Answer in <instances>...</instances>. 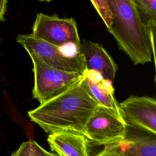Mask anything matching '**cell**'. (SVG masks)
Wrapping results in <instances>:
<instances>
[{
	"label": "cell",
	"instance_id": "cell-14",
	"mask_svg": "<svg viewBox=\"0 0 156 156\" xmlns=\"http://www.w3.org/2000/svg\"><path fill=\"white\" fill-rule=\"evenodd\" d=\"M90 1L103 20L107 29H109L112 24V16L107 0H90Z\"/></svg>",
	"mask_w": 156,
	"mask_h": 156
},
{
	"label": "cell",
	"instance_id": "cell-17",
	"mask_svg": "<svg viewBox=\"0 0 156 156\" xmlns=\"http://www.w3.org/2000/svg\"><path fill=\"white\" fill-rule=\"evenodd\" d=\"M96 156H122V155L116 153L115 152H113L104 148V149L102 151H101Z\"/></svg>",
	"mask_w": 156,
	"mask_h": 156
},
{
	"label": "cell",
	"instance_id": "cell-10",
	"mask_svg": "<svg viewBox=\"0 0 156 156\" xmlns=\"http://www.w3.org/2000/svg\"><path fill=\"white\" fill-rule=\"evenodd\" d=\"M88 140L83 134L70 130L50 133L48 142L58 156H90Z\"/></svg>",
	"mask_w": 156,
	"mask_h": 156
},
{
	"label": "cell",
	"instance_id": "cell-12",
	"mask_svg": "<svg viewBox=\"0 0 156 156\" xmlns=\"http://www.w3.org/2000/svg\"><path fill=\"white\" fill-rule=\"evenodd\" d=\"M11 156H58L44 149L35 141L30 140L23 143Z\"/></svg>",
	"mask_w": 156,
	"mask_h": 156
},
{
	"label": "cell",
	"instance_id": "cell-15",
	"mask_svg": "<svg viewBox=\"0 0 156 156\" xmlns=\"http://www.w3.org/2000/svg\"><path fill=\"white\" fill-rule=\"evenodd\" d=\"M147 30V33L151 43V46L152 49V54L154 58V62L155 65V80L156 84V21L150 20L144 23Z\"/></svg>",
	"mask_w": 156,
	"mask_h": 156
},
{
	"label": "cell",
	"instance_id": "cell-4",
	"mask_svg": "<svg viewBox=\"0 0 156 156\" xmlns=\"http://www.w3.org/2000/svg\"><path fill=\"white\" fill-rule=\"evenodd\" d=\"M16 41L29 54L37 55L55 69L82 74L86 71L85 59L82 52L66 53L62 48L40 40L32 34L18 35Z\"/></svg>",
	"mask_w": 156,
	"mask_h": 156
},
{
	"label": "cell",
	"instance_id": "cell-18",
	"mask_svg": "<svg viewBox=\"0 0 156 156\" xmlns=\"http://www.w3.org/2000/svg\"><path fill=\"white\" fill-rule=\"evenodd\" d=\"M40 2H51L52 0H38Z\"/></svg>",
	"mask_w": 156,
	"mask_h": 156
},
{
	"label": "cell",
	"instance_id": "cell-2",
	"mask_svg": "<svg viewBox=\"0 0 156 156\" xmlns=\"http://www.w3.org/2000/svg\"><path fill=\"white\" fill-rule=\"evenodd\" d=\"M112 24L107 31L134 65L151 61L152 49L145 23L133 0H107Z\"/></svg>",
	"mask_w": 156,
	"mask_h": 156
},
{
	"label": "cell",
	"instance_id": "cell-7",
	"mask_svg": "<svg viewBox=\"0 0 156 156\" xmlns=\"http://www.w3.org/2000/svg\"><path fill=\"white\" fill-rule=\"evenodd\" d=\"M121 116L127 126L156 133V99L131 96L119 104Z\"/></svg>",
	"mask_w": 156,
	"mask_h": 156
},
{
	"label": "cell",
	"instance_id": "cell-9",
	"mask_svg": "<svg viewBox=\"0 0 156 156\" xmlns=\"http://www.w3.org/2000/svg\"><path fill=\"white\" fill-rule=\"evenodd\" d=\"M82 53L85 59L86 70L97 72L104 79L113 82L118 66L102 44L83 40Z\"/></svg>",
	"mask_w": 156,
	"mask_h": 156
},
{
	"label": "cell",
	"instance_id": "cell-5",
	"mask_svg": "<svg viewBox=\"0 0 156 156\" xmlns=\"http://www.w3.org/2000/svg\"><path fill=\"white\" fill-rule=\"evenodd\" d=\"M32 34L58 48L71 45L77 52H82L77 24L73 18H60L56 14L38 13L32 26Z\"/></svg>",
	"mask_w": 156,
	"mask_h": 156
},
{
	"label": "cell",
	"instance_id": "cell-8",
	"mask_svg": "<svg viewBox=\"0 0 156 156\" xmlns=\"http://www.w3.org/2000/svg\"><path fill=\"white\" fill-rule=\"evenodd\" d=\"M104 148L122 156H156V133L127 125L124 138Z\"/></svg>",
	"mask_w": 156,
	"mask_h": 156
},
{
	"label": "cell",
	"instance_id": "cell-13",
	"mask_svg": "<svg viewBox=\"0 0 156 156\" xmlns=\"http://www.w3.org/2000/svg\"><path fill=\"white\" fill-rule=\"evenodd\" d=\"M144 23L156 21V0H133Z\"/></svg>",
	"mask_w": 156,
	"mask_h": 156
},
{
	"label": "cell",
	"instance_id": "cell-6",
	"mask_svg": "<svg viewBox=\"0 0 156 156\" xmlns=\"http://www.w3.org/2000/svg\"><path fill=\"white\" fill-rule=\"evenodd\" d=\"M126 130L127 124L121 115L110 108L99 105L82 134L94 144L105 146L122 140Z\"/></svg>",
	"mask_w": 156,
	"mask_h": 156
},
{
	"label": "cell",
	"instance_id": "cell-11",
	"mask_svg": "<svg viewBox=\"0 0 156 156\" xmlns=\"http://www.w3.org/2000/svg\"><path fill=\"white\" fill-rule=\"evenodd\" d=\"M83 83L89 94L99 105L110 108L121 116L111 81L104 79L97 72L86 70Z\"/></svg>",
	"mask_w": 156,
	"mask_h": 156
},
{
	"label": "cell",
	"instance_id": "cell-3",
	"mask_svg": "<svg viewBox=\"0 0 156 156\" xmlns=\"http://www.w3.org/2000/svg\"><path fill=\"white\" fill-rule=\"evenodd\" d=\"M34 74L32 95L40 104L67 91L80 83L85 74L61 71L49 66L34 54H29Z\"/></svg>",
	"mask_w": 156,
	"mask_h": 156
},
{
	"label": "cell",
	"instance_id": "cell-16",
	"mask_svg": "<svg viewBox=\"0 0 156 156\" xmlns=\"http://www.w3.org/2000/svg\"><path fill=\"white\" fill-rule=\"evenodd\" d=\"M8 0H0V23L5 20V14L7 11Z\"/></svg>",
	"mask_w": 156,
	"mask_h": 156
},
{
	"label": "cell",
	"instance_id": "cell-1",
	"mask_svg": "<svg viewBox=\"0 0 156 156\" xmlns=\"http://www.w3.org/2000/svg\"><path fill=\"white\" fill-rule=\"evenodd\" d=\"M99 105L87 91L82 80L67 91L29 111L28 116L49 134L65 130L82 134Z\"/></svg>",
	"mask_w": 156,
	"mask_h": 156
}]
</instances>
